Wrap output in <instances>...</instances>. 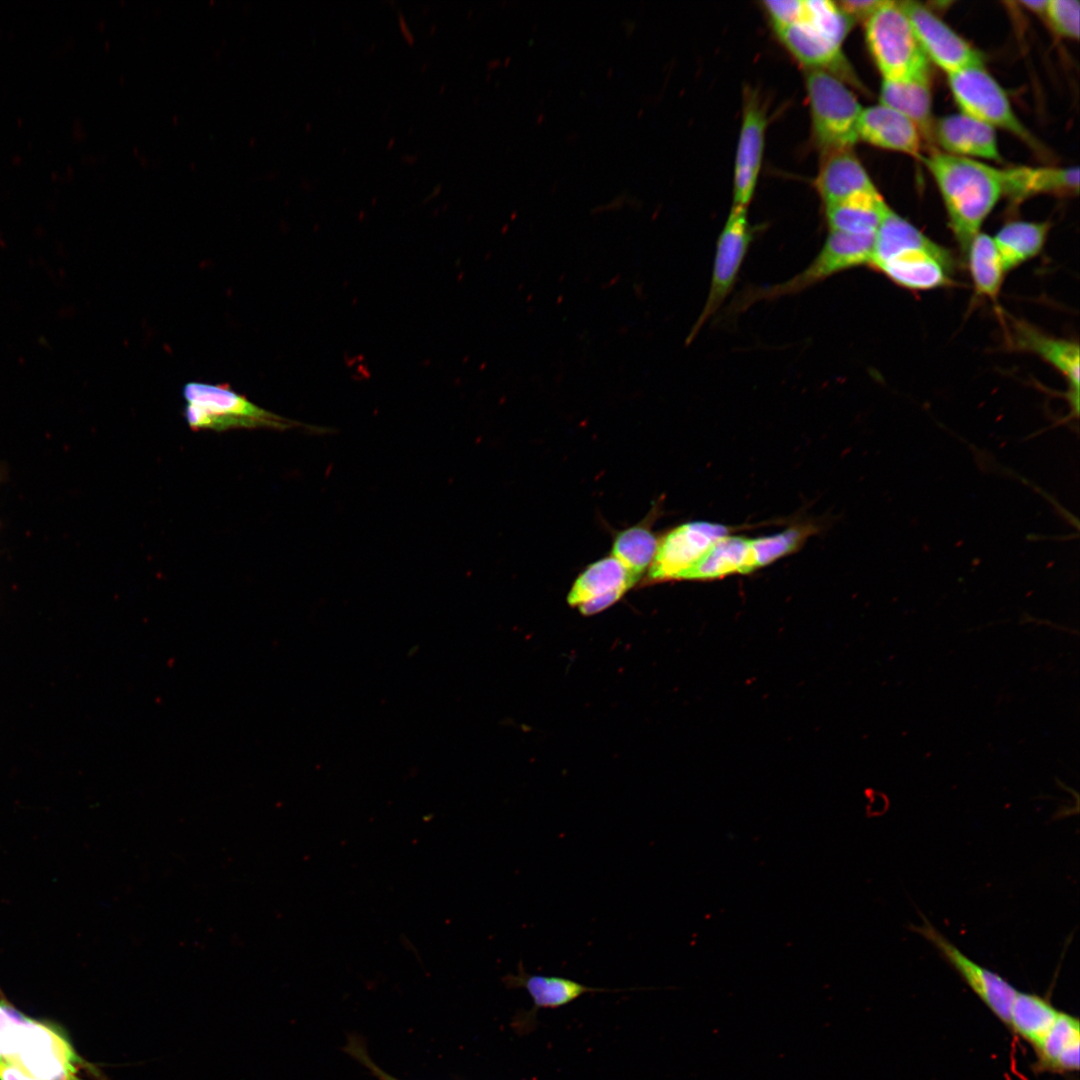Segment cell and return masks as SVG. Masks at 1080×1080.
Instances as JSON below:
<instances>
[{
	"instance_id": "obj_40",
	"label": "cell",
	"mask_w": 1080,
	"mask_h": 1080,
	"mask_svg": "<svg viewBox=\"0 0 1080 1080\" xmlns=\"http://www.w3.org/2000/svg\"><path fill=\"white\" fill-rule=\"evenodd\" d=\"M441 188H442V185H441V183H439L437 186H435L433 192L430 193V195L427 197V199L430 198V197H434L437 194H439L440 191H441Z\"/></svg>"
},
{
	"instance_id": "obj_45",
	"label": "cell",
	"mask_w": 1080,
	"mask_h": 1080,
	"mask_svg": "<svg viewBox=\"0 0 1080 1080\" xmlns=\"http://www.w3.org/2000/svg\"><path fill=\"white\" fill-rule=\"evenodd\" d=\"M427 9H428V6H425V7H423L422 11L426 13Z\"/></svg>"
},
{
	"instance_id": "obj_13",
	"label": "cell",
	"mask_w": 1080,
	"mask_h": 1080,
	"mask_svg": "<svg viewBox=\"0 0 1080 1080\" xmlns=\"http://www.w3.org/2000/svg\"><path fill=\"white\" fill-rule=\"evenodd\" d=\"M637 582L612 555L590 564L575 580L568 604L585 616L613 605Z\"/></svg>"
},
{
	"instance_id": "obj_12",
	"label": "cell",
	"mask_w": 1080,
	"mask_h": 1080,
	"mask_svg": "<svg viewBox=\"0 0 1080 1080\" xmlns=\"http://www.w3.org/2000/svg\"><path fill=\"white\" fill-rule=\"evenodd\" d=\"M899 3L928 61H932L947 75L971 66L983 65L980 52L929 8L916 1Z\"/></svg>"
},
{
	"instance_id": "obj_25",
	"label": "cell",
	"mask_w": 1080,
	"mask_h": 1080,
	"mask_svg": "<svg viewBox=\"0 0 1080 1080\" xmlns=\"http://www.w3.org/2000/svg\"><path fill=\"white\" fill-rule=\"evenodd\" d=\"M505 983L511 988H525L537 1008H556L570 1003L585 993L606 991L559 976L529 974L525 971L522 961L518 963L517 974L506 976Z\"/></svg>"
},
{
	"instance_id": "obj_27",
	"label": "cell",
	"mask_w": 1080,
	"mask_h": 1080,
	"mask_svg": "<svg viewBox=\"0 0 1080 1080\" xmlns=\"http://www.w3.org/2000/svg\"><path fill=\"white\" fill-rule=\"evenodd\" d=\"M965 256L977 294L996 301L1006 272L993 237L979 232Z\"/></svg>"
},
{
	"instance_id": "obj_8",
	"label": "cell",
	"mask_w": 1080,
	"mask_h": 1080,
	"mask_svg": "<svg viewBox=\"0 0 1080 1080\" xmlns=\"http://www.w3.org/2000/svg\"><path fill=\"white\" fill-rule=\"evenodd\" d=\"M12 1061L37 1080H81L78 1057L64 1032L27 1016L21 1023Z\"/></svg>"
},
{
	"instance_id": "obj_17",
	"label": "cell",
	"mask_w": 1080,
	"mask_h": 1080,
	"mask_svg": "<svg viewBox=\"0 0 1080 1080\" xmlns=\"http://www.w3.org/2000/svg\"><path fill=\"white\" fill-rule=\"evenodd\" d=\"M857 139L872 146L920 159L921 135L908 118L882 104L862 109Z\"/></svg>"
},
{
	"instance_id": "obj_10",
	"label": "cell",
	"mask_w": 1080,
	"mask_h": 1080,
	"mask_svg": "<svg viewBox=\"0 0 1080 1080\" xmlns=\"http://www.w3.org/2000/svg\"><path fill=\"white\" fill-rule=\"evenodd\" d=\"M912 930L927 940L958 973L986 1007L1006 1026L1018 991L997 973L976 963L939 932L925 917Z\"/></svg>"
},
{
	"instance_id": "obj_7",
	"label": "cell",
	"mask_w": 1080,
	"mask_h": 1080,
	"mask_svg": "<svg viewBox=\"0 0 1080 1080\" xmlns=\"http://www.w3.org/2000/svg\"><path fill=\"white\" fill-rule=\"evenodd\" d=\"M948 83L961 113L994 129H1003L1032 148L1039 146L1016 116L1003 88L983 65L971 66L948 75Z\"/></svg>"
},
{
	"instance_id": "obj_4",
	"label": "cell",
	"mask_w": 1080,
	"mask_h": 1080,
	"mask_svg": "<svg viewBox=\"0 0 1080 1080\" xmlns=\"http://www.w3.org/2000/svg\"><path fill=\"white\" fill-rule=\"evenodd\" d=\"M865 37L882 80L900 81L929 70V61L899 2L884 1L865 21Z\"/></svg>"
},
{
	"instance_id": "obj_32",
	"label": "cell",
	"mask_w": 1080,
	"mask_h": 1080,
	"mask_svg": "<svg viewBox=\"0 0 1080 1080\" xmlns=\"http://www.w3.org/2000/svg\"><path fill=\"white\" fill-rule=\"evenodd\" d=\"M1079 10L1077 0H1048L1044 15L1059 35L1078 39Z\"/></svg>"
},
{
	"instance_id": "obj_39",
	"label": "cell",
	"mask_w": 1080,
	"mask_h": 1080,
	"mask_svg": "<svg viewBox=\"0 0 1080 1080\" xmlns=\"http://www.w3.org/2000/svg\"><path fill=\"white\" fill-rule=\"evenodd\" d=\"M417 159H418V156H417V155H415V154H404V155H403V156L401 157V160H402L403 162H405V163H408V164H413V163H415V162L417 161Z\"/></svg>"
},
{
	"instance_id": "obj_26",
	"label": "cell",
	"mask_w": 1080,
	"mask_h": 1080,
	"mask_svg": "<svg viewBox=\"0 0 1080 1080\" xmlns=\"http://www.w3.org/2000/svg\"><path fill=\"white\" fill-rule=\"evenodd\" d=\"M1059 1013L1048 999L1033 993L1018 992L1011 1007L1008 1027L1034 1049Z\"/></svg>"
},
{
	"instance_id": "obj_9",
	"label": "cell",
	"mask_w": 1080,
	"mask_h": 1080,
	"mask_svg": "<svg viewBox=\"0 0 1080 1080\" xmlns=\"http://www.w3.org/2000/svg\"><path fill=\"white\" fill-rule=\"evenodd\" d=\"M751 240L747 207L733 205L717 241L710 289L704 308L688 336L689 342L730 294Z\"/></svg>"
},
{
	"instance_id": "obj_46",
	"label": "cell",
	"mask_w": 1080,
	"mask_h": 1080,
	"mask_svg": "<svg viewBox=\"0 0 1080 1080\" xmlns=\"http://www.w3.org/2000/svg\"><path fill=\"white\" fill-rule=\"evenodd\" d=\"M2 1059H3V1058H2L1 1056H0V1061H1Z\"/></svg>"
},
{
	"instance_id": "obj_16",
	"label": "cell",
	"mask_w": 1080,
	"mask_h": 1080,
	"mask_svg": "<svg viewBox=\"0 0 1080 1080\" xmlns=\"http://www.w3.org/2000/svg\"><path fill=\"white\" fill-rule=\"evenodd\" d=\"M934 144L944 153L999 161L995 129L964 113L946 115L935 121Z\"/></svg>"
},
{
	"instance_id": "obj_43",
	"label": "cell",
	"mask_w": 1080,
	"mask_h": 1080,
	"mask_svg": "<svg viewBox=\"0 0 1080 1080\" xmlns=\"http://www.w3.org/2000/svg\"><path fill=\"white\" fill-rule=\"evenodd\" d=\"M427 67H428V63H427V62H425V63H422V64H421V67H420V70H421V71H425V70L427 69Z\"/></svg>"
},
{
	"instance_id": "obj_35",
	"label": "cell",
	"mask_w": 1080,
	"mask_h": 1080,
	"mask_svg": "<svg viewBox=\"0 0 1080 1080\" xmlns=\"http://www.w3.org/2000/svg\"><path fill=\"white\" fill-rule=\"evenodd\" d=\"M346 1051L366 1066L378 1080H398L380 1069L368 1056L366 1049L357 1039H352L346 1047Z\"/></svg>"
},
{
	"instance_id": "obj_28",
	"label": "cell",
	"mask_w": 1080,
	"mask_h": 1080,
	"mask_svg": "<svg viewBox=\"0 0 1080 1080\" xmlns=\"http://www.w3.org/2000/svg\"><path fill=\"white\" fill-rule=\"evenodd\" d=\"M659 539L648 524L639 523L617 533L612 556L616 558L638 582L655 557Z\"/></svg>"
},
{
	"instance_id": "obj_22",
	"label": "cell",
	"mask_w": 1080,
	"mask_h": 1080,
	"mask_svg": "<svg viewBox=\"0 0 1080 1080\" xmlns=\"http://www.w3.org/2000/svg\"><path fill=\"white\" fill-rule=\"evenodd\" d=\"M752 571L750 539L728 534L716 540L682 579H717Z\"/></svg>"
},
{
	"instance_id": "obj_44",
	"label": "cell",
	"mask_w": 1080,
	"mask_h": 1080,
	"mask_svg": "<svg viewBox=\"0 0 1080 1080\" xmlns=\"http://www.w3.org/2000/svg\"><path fill=\"white\" fill-rule=\"evenodd\" d=\"M445 87H446V85H445V84H442V85L440 86L439 92H440V93H443V91L445 90Z\"/></svg>"
},
{
	"instance_id": "obj_19",
	"label": "cell",
	"mask_w": 1080,
	"mask_h": 1080,
	"mask_svg": "<svg viewBox=\"0 0 1080 1080\" xmlns=\"http://www.w3.org/2000/svg\"><path fill=\"white\" fill-rule=\"evenodd\" d=\"M821 155L815 185L825 206L856 193L876 189L852 148L833 150Z\"/></svg>"
},
{
	"instance_id": "obj_30",
	"label": "cell",
	"mask_w": 1080,
	"mask_h": 1080,
	"mask_svg": "<svg viewBox=\"0 0 1080 1080\" xmlns=\"http://www.w3.org/2000/svg\"><path fill=\"white\" fill-rule=\"evenodd\" d=\"M810 525L790 527L770 536L750 539L753 571L796 551L813 533Z\"/></svg>"
},
{
	"instance_id": "obj_1",
	"label": "cell",
	"mask_w": 1080,
	"mask_h": 1080,
	"mask_svg": "<svg viewBox=\"0 0 1080 1080\" xmlns=\"http://www.w3.org/2000/svg\"><path fill=\"white\" fill-rule=\"evenodd\" d=\"M942 196L953 235L965 256L972 239L1002 197V174L987 163L944 152L920 159Z\"/></svg>"
},
{
	"instance_id": "obj_24",
	"label": "cell",
	"mask_w": 1080,
	"mask_h": 1080,
	"mask_svg": "<svg viewBox=\"0 0 1080 1080\" xmlns=\"http://www.w3.org/2000/svg\"><path fill=\"white\" fill-rule=\"evenodd\" d=\"M778 36L791 54L808 69L827 70L841 63V47L803 19L778 33Z\"/></svg>"
},
{
	"instance_id": "obj_29",
	"label": "cell",
	"mask_w": 1080,
	"mask_h": 1080,
	"mask_svg": "<svg viewBox=\"0 0 1080 1080\" xmlns=\"http://www.w3.org/2000/svg\"><path fill=\"white\" fill-rule=\"evenodd\" d=\"M1076 1042H1080V1023L1077 1017L1060 1011L1056 1021L1034 1048L1037 1072H1051L1058 1058Z\"/></svg>"
},
{
	"instance_id": "obj_5",
	"label": "cell",
	"mask_w": 1080,
	"mask_h": 1080,
	"mask_svg": "<svg viewBox=\"0 0 1080 1080\" xmlns=\"http://www.w3.org/2000/svg\"><path fill=\"white\" fill-rule=\"evenodd\" d=\"M805 79L812 131L821 153L852 148L863 109L854 94L828 70L808 69Z\"/></svg>"
},
{
	"instance_id": "obj_33",
	"label": "cell",
	"mask_w": 1080,
	"mask_h": 1080,
	"mask_svg": "<svg viewBox=\"0 0 1080 1080\" xmlns=\"http://www.w3.org/2000/svg\"><path fill=\"white\" fill-rule=\"evenodd\" d=\"M763 5L777 34L803 18L802 0H766Z\"/></svg>"
},
{
	"instance_id": "obj_14",
	"label": "cell",
	"mask_w": 1080,
	"mask_h": 1080,
	"mask_svg": "<svg viewBox=\"0 0 1080 1080\" xmlns=\"http://www.w3.org/2000/svg\"><path fill=\"white\" fill-rule=\"evenodd\" d=\"M767 118L756 95H746L734 168L733 205L748 207L761 167Z\"/></svg>"
},
{
	"instance_id": "obj_2",
	"label": "cell",
	"mask_w": 1080,
	"mask_h": 1080,
	"mask_svg": "<svg viewBox=\"0 0 1080 1080\" xmlns=\"http://www.w3.org/2000/svg\"><path fill=\"white\" fill-rule=\"evenodd\" d=\"M910 290H930L952 281L954 262L940 246L889 208L874 237L869 265Z\"/></svg>"
},
{
	"instance_id": "obj_11",
	"label": "cell",
	"mask_w": 1080,
	"mask_h": 1080,
	"mask_svg": "<svg viewBox=\"0 0 1080 1080\" xmlns=\"http://www.w3.org/2000/svg\"><path fill=\"white\" fill-rule=\"evenodd\" d=\"M730 530L707 521H692L670 530L659 540L647 578L650 582L682 580L712 544Z\"/></svg>"
},
{
	"instance_id": "obj_38",
	"label": "cell",
	"mask_w": 1080,
	"mask_h": 1080,
	"mask_svg": "<svg viewBox=\"0 0 1080 1080\" xmlns=\"http://www.w3.org/2000/svg\"><path fill=\"white\" fill-rule=\"evenodd\" d=\"M1047 2H1048V0H1038V1H1035V0L1031 1L1030 0V1H1021L1020 3L1025 8H1027V9L1033 11V12L1041 13L1042 15H1044L1045 9H1046V6H1047Z\"/></svg>"
},
{
	"instance_id": "obj_18",
	"label": "cell",
	"mask_w": 1080,
	"mask_h": 1080,
	"mask_svg": "<svg viewBox=\"0 0 1080 1080\" xmlns=\"http://www.w3.org/2000/svg\"><path fill=\"white\" fill-rule=\"evenodd\" d=\"M880 104L904 115L917 127L922 140L934 145L930 70L900 81L882 80Z\"/></svg>"
},
{
	"instance_id": "obj_3",
	"label": "cell",
	"mask_w": 1080,
	"mask_h": 1080,
	"mask_svg": "<svg viewBox=\"0 0 1080 1080\" xmlns=\"http://www.w3.org/2000/svg\"><path fill=\"white\" fill-rule=\"evenodd\" d=\"M184 417L193 430L218 432L237 428L286 430L295 421L270 412L231 388L228 384L191 381L183 387Z\"/></svg>"
},
{
	"instance_id": "obj_37",
	"label": "cell",
	"mask_w": 1080,
	"mask_h": 1080,
	"mask_svg": "<svg viewBox=\"0 0 1080 1080\" xmlns=\"http://www.w3.org/2000/svg\"><path fill=\"white\" fill-rule=\"evenodd\" d=\"M397 18H398L399 28H400V30L402 32V35L404 36L405 40L407 41L408 44H413L415 42V36L412 33V31H411V29H410V27H409V25H408V23L406 21V18H405L404 14L401 11H398Z\"/></svg>"
},
{
	"instance_id": "obj_36",
	"label": "cell",
	"mask_w": 1080,
	"mask_h": 1080,
	"mask_svg": "<svg viewBox=\"0 0 1080 1080\" xmlns=\"http://www.w3.org/2000/svg\"><path fill=\"white\" fill-rule=\"evenodd\" d=\"M0 1080H37L18 1064L2 1059L0 1061Z\"/></svg>"
},
{
	"instance_id": "obj_34",
	"label": "cell",
	"mask_w": 1080,
	"mask_h": 1080,
	"mask_svg": "<svg viewBox=\"0 0 1080 1080\" xmlns=\"http://www.w3.org/2000/svg\"><path fill=\"white\" fill-rule=\"evenodd\" d=\"M884 1L885 0H842L838 1L837 4L854 22L855 20L866 21L884 3Z\"/></svg>"
},
{
	"instance_id": "obj_6",
	"label": "cell",
	"mask_w": 1080,
	"mask_h": 1080,
	"mask_svg": "<svg viewBox=\"0 0 1080 1080\" xmlns=\"http://www.w3.org/2000/svg\"><path fill=\"white\" fill-rule=\"evenodd\" d=\"M874 237L829 230L823 247L806 269L783 283L748 290L737 306L744 309L759 300L795 294L840 272L869 265Z\"/></svg>"
},
{
	"instance_id": "obj_41",
	"label": "cell",
	"mask_w": 1080,
	"mask_h": 1080,
	"mask_svg": "<svg viewBox=\"0 0 1080 1080\" xmlns=\"http://www.w3.org/2000/svg\"><path fill=\"white\" fill-rule=\"evenodd\" d=\"M394 144H395V137H394V136H392V137H390V138H389V140H388L387 148H388V149L392 148V147L394 146Z\"/></svg>"
},
{
	"instance_id": "obj_23",
	"label": "cell",
	"mask_w": 1080,
	"mask_h": 1080,
	"mask_svg": "<svg viewBox=\"0 0 1080 1080\" xmlns=\"http://www.w3.org/2000/svg\"><path fill=\"white\" fill-rule=\"evenodd\" d=\"M1048 222L1013 221L1006 223L993 237L1005 272L1037 256L1049 233Z\"/></svg>"
},
{
	"instance_id": "obj_42",
	"label": "cell",
	"mask_w": 1080,
	"mask_h": 1080,
	"mask_svg": "<svg viewBox=\"0 0 1080 1080\" xmlns=\"http://www.w3.org/2000/svg\"><path fill=\"white\" fill-rule=\"evenodd\" d=\"M436 28H437L436 24H432V25L430 26V28H429V32H430V34H433V33L435 32Z\"/></svg>"
},
{
	"instance_id": "obj_20",
	"label": "cell",
	"mask_w": 1080,
	"mask_h": 1080,
	"mask_svg": "<svg viewBox=\"0 0 1080 1080\" xmlns=\"http://www.w3.org/2000/svg\"><path fill=\"white\" fill-rule=\"evenodd\" d=\"M1002 196L1017 203L1042 193L1077 194L1078 167H1027L1001 169Z\"/></svg>"
},
{
	"instance_id": "obj_31",
	"label": "cell",
	"mask_w": 1080,
	"mask_h": 1080,
	"mask_svg": "<svg viewBox=\"0 0 1080 1080\" xmlns=\"http://www.w3.org/2000/svg\"><path fill=\"white\" fill-rule=\"evenodd\" d=\"M802 19L812 24L818 31L840 47L854 23L841 10L837 2L829 0L804 1Z\"/></svg>"
},
{
	"instance_id": "obj_15",
	"label": "cell",
	"mask_w": 1080,
	"mask_h": 1080,
	"mask_svg": "<svg viewBox=\"0 0 1080 1080\" xmlns=\"http://www.w3.org/2000/svg\"><path fill=\"white\" fill-rule=\"evenodd\" d=\"M1011 342L1015 348L1038 355L1054 367L1068 384V400L1079 409L1080 350L1077 342L1049 336L1023 321H1013Z\"/></svg>"
},
{
	"instance_id": "obj_21",
	"label": "cell",
	"mask_w": 1080,
	"mask_h": 1080,
	"mask_svg": "<svg viewBox=\"0 0 1080 1080\" xmlns=\"http://www.w3.org/2000/svg\"><path fill=\"white\" fill-rule=\"evenodd\" d=\"M889 206L877 189L851 195L825 206L829 230L875 235Z\"/></svg>"
}]
</instances>
